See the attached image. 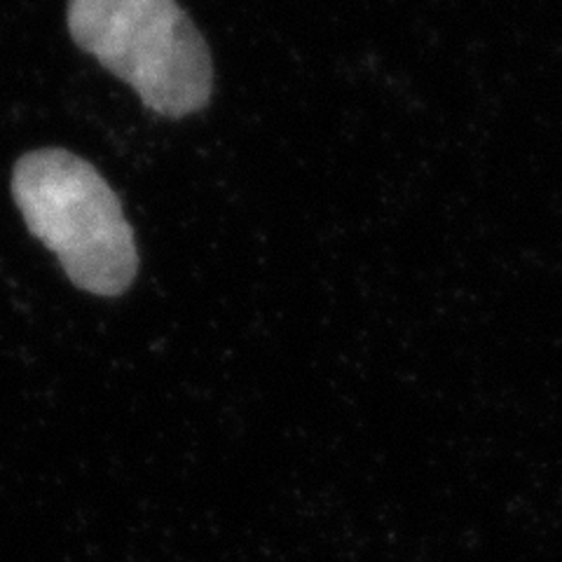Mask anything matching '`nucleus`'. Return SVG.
Listing matches in <instances>:
<instances>
[{
  "label": "nucleus",
  "mask_w": 562,
  "mask_h": 562,
  "mask_svg": "<svg viewBox=\"0 0 562 562\" xmlns=\"http://www.w3.org/2000/svg\"><path fill=\"white\" fill-rule=\"evenodd\" d=\"M68 31L157 115L186 117L211 99L209 47L176 0H70Z\"/></svg>",
  "instance_id": "obj_2"
},
{
  "label": "nucleus",
  "mask_w": 562,
  "mask_h": 562,
  "mask_svg": "<svg viewBox=\"0 0 562 562\" xmlns=\"http://www.w3.org/2000/svg\"><path fill=\"white\" fill-rule=\"evenodd\" d=\"M12 198L33 237L87 293H125L138 272L132 225L103 176L82 157L45 148L24 155L12 173Z\"/></svg>",
  "instance_id": "obj_1"
}]
</instances>
